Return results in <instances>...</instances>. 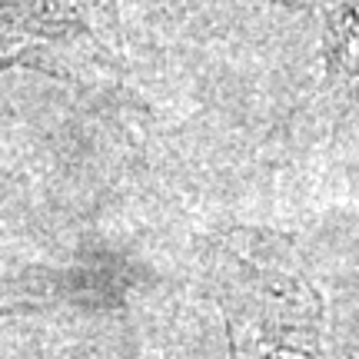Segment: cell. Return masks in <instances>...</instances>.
<instances>
[{"label": "cell", "mask_w": 359, "mask_h": 359, "mask_svg": "<svg viewBox=\"0 0 359 359\" xmlns=\"http://www.w3.org/2000/svg\"><path fill=\"white\" fill-rule=\"evenodd\" d=\"M326 60L336 87L359 93V0H330Z\"/></svg>", "instance_id": "1"}]
</instances>
